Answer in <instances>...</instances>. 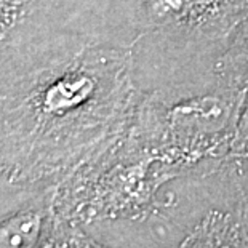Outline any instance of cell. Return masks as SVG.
Wrapping results in <instances>:
<instances>
[{"instance_id":"6da1fadb","label":"cell","mask_w":248,"mask_h":248,"mask_svg":"<svg viewBox=\"0 0 248 248\" xmlns=\"http://www.w3.org/2000/svg\"><path fill=\"white\" fill-rule=\"evenodd\" d=\"M128 50L90 40L0 88L8 181L58 186L128 131L142 98Z\"/></svg>"},{"instance_id":"7a4b0ae2","label":"cell","mask_w":248,"mask_h":248,"mask_svg":"<svg viewBox=\"0 0 248 248\" xmlns=\"http://www.w3.org/2000/svg\"><path fill=\"white\" fill-rule=\"evenodd\" d=\"M96 39L128 50L142 93L216 92L219 62L248 19V0H92Z\"/></svg>"},{"instance_id":"3957f363","label":"cell","mask_w":248,"mask_h":248,"mask_svg":"<svg viewBox=\"0 0 248 248\" xmlns=\"http://www.w3.org/2000/svg\"><path fill=\"white\" fill-rule=\"evenodd\" d=\"M90 40L92 0H0V88Z\"/></svg>"},{"instance_id":"277c9868","label":"cell","mask_w":248,"mask_h":248,"mask_svg":"<svg viewBox=\"0 0 248 248\" xmlns=\"http://www.w3.org/2000/svg\"><path fill=\"white\" fill-rule=\"evenodd\" d=\"M56 187L0 181V248H51L60 224Z\"/></svg>"},{"instance_id":"5b68a950","label":"cell","mask_w":248,"mask_h":248,"mask_svg":"<svg viewBox=\"0 0 248 248\" xmlns=\"http://www.w3.org/2000/svg\"><path fill=\"white\" fill-rule=\"evenodd\" d=\"M179 248H248L235 213L210 212L189 232Z\"/></svg>"},{"instance_id":"8992f818","label":"cell","mask_w":248,"mask_h":248,"mask_svg":"<svg viewBox=\"0 0 248 248\" xmlns=\"http://www.w3.org/2000/svg\"><path fill=\"white\" fill-rule=\"evenodd\" d=\"M216 92L248 93V19L219 62Z\"/></svg>"},{"instance_id":"52a82bcc","label":"cell","mask_w":248,"mask_h":248,"mask_svg":"<svg viewBox=\"0 0 248 248\" xmlns=\"http://www.w3.org/2000/svg\"><path fill=\"white\" fill-rule=\"evenodd\" d=\"M219 171H228L234 178L235 187L248 186V101L240 112L235 135Z\"/></svg>"},{"instance_id":"ba28073f","label":"cell","mask_w":248,"mask_h":248,"mask_svg":"<svg viewBox=\"0 0 248 248\" xmlns=\"http://www.w3.org/2000/svg\"><path fill=\"white\" fill-rule=\"evenodd\" d=\"M51 248H110L104 244H99L93 237L82 231V226L66 223L60 218V224L55 232Z\"/></svg>"},{"instance_id":"9c48e42d","label":"cell","mask_w":248,"mask_h":248,"mask_svg":"<svg viewBox=\"0 0 248 248\" xmlns=\"http://www.w3.org/2000/svg\"><path fill=\"white\" fill-rule=\"evenodd\" d=\"M237 189V200L235 205L232 208V212L235 213L237 219H239V224L244 232L247 247H248V186H242V187H235Z\"/></svg>"},{"instance_id":"30bf717a","label":"cell","mask_w":248,"mask_h":248,"mask_svg":"<svg viewBox=\"0 0 248 248\" xmlns=\"http://www.w3.org/2000/svg\"><path fill=\"white\" fill-rule=\"evenodd\" d=\"M2 179H7V181H8V178H7V170H5L3 160H2V157H0V181H2Z\"/></svg>"}]
</instances>
